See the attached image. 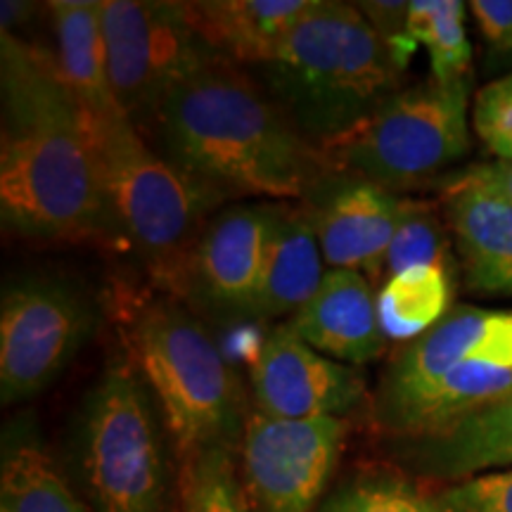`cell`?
<instances>
[{
    "label": "cell",
    "mask_w": 512,
    "mask_h": 512,
    "mask_svg": "<svg viewBox=\"0 0 512 512\" xmlns=\"http://www.w3.org/2000/svg\"><path fill=\"white\" fill-rule=\"evenodd\" d=\"M0 219L24 238H117L86 117L55 53L0 31Z\"/></svg>",
    "instance_id": "6da1fadb"
},
{
    "label": "cell",
    "mask_w": 512,
    "mask_h": 512,
    "mask_svg": "<svg viewBox=\"0 0 512 512\" xmlns=\"http://www.w3.org/2000/svg\"><path fill=\"white\" fill-rule=\"evenodd\" d=\"M157 150L216 200H304L328 159L252 74L228 60L192 72L152 126Z\"/></svg>",
    "instance_id": "7a4b0ae2"
},
{
    "label": "cell",
    "mask_w": 512,
    "mask_h": 512,
    "mask_svg": "<svg viewBox=\"0 0 512 512\" xmlns=\"http://www.w3.org/2000/svg\"><path fill=\"white\" fill-rule=\"evenodd\" d=\"M256 69L261 86L320 152L366 124L401 91L403 76L358 5L342 0H313Z\"/></svg>",
    "instance_id": "3957f363"
},
{
    "label": "cell",
    "mask_w": 512,
    "mask_h": 512,
    "mask_svg": "<svg viewBox=\"0 0 512 512\" xmlns=\"http://www.w3.org/2000/svg\"><path fill=\"white\" fill-rule=\"evenodd\" d=\"M126 337L181 460L242 444L245 394L200 318L171 299H152L133 313Z\"/></svg>",
    "instance_id": "277c9868"
},
{
    "label": "cell",
    "mask_w": 512,
    "mask_h": 512,
    "mask_svg": "<svg viewBox=\"0 0 512 512\" xmlns=\"http://www.w3.org/2000/svg\"><path fill=\"white\" fill-rule=\"evenodd\" d=\"M86 128L117 238H124L162 283L178 285L221 200L181 174L124 112L86 117Z\"/></svg>",
    "instance_id": "5b68a950"
},
{
    "label": "cell",
    "mask_w": 512,
    "mask_h": 512,
    "mask_svg": "<svg viewBox=\"0 0 512 512\" xmlns=\"http://www.w3.org/2000/svg\"><path fill=\"white\" fill-rule=\"evenodd\" d=\"M74 467L93 512H171L155 403L133 361H114L81 403Z\"/></svg>",
    "instance_id": "8992f818"
},
{
    "label": "cell",
    "mask_w": 512,
    "mask_h": 512,
    "mask_svg": "<svg viewBox=\"0 0 512 512\" xmlns=\"http://www.w3.org/2000/svg\"><path fill=\"white\" fill-rule=\"evenodd\" d=\"M470 79H427L401 88L354 133L323 152L332 169L354 171L399 192L444 176L472 147Z\"/></svg>",
    "instance_id": "52a82bcc"
},
{
    "label": "cell",
    "mask_w": 512,
    "mask_h": 512,
    "mask_svg": "<svg viewBox=\"0 0 512 512\" xmlns=\"http://www.w3.org/2000/svg\"><path fill=\"white\" fill-rule=\"evenodd\" d=\"M100 15L112 93L140 133L152 131L159 107L178 83L219 60L188 3L100 0Z\"/></svg>",
    "instance_id": "ba28073f"
},
{
    "label": "cell",
    "mask_w": 512,
    "mask_h": 512,
    "mask_svg": "<svg viewBox=\"0 0 512 512\" xmlns=\"http://www.w3.org/2000/svg\"><path fill=\"white\" fill-rule=\"evenodd\" d=\"M98 323L93 297L57 275H24L0 302V399L29 401L74 361Z\"/></svg>",
    "instance_id": "9c48e42d"
},
{
    "label": "cell",
    "mask_w": 512,
    "mask_h": 512,
    "mask_svg": "<svg viewBox=\"0 0 512 512\" xmlns=\"http://www.w3.org/2000/svg\"><path fill=\"white\" fill-rule=\"evenodd\" d=\"M344 437L342 418L249 415L240 451L252 512H316L342 456Z\"/></svg>",
    "instance_id": "30bf717a"
},
{
    "label": "cell",
    "mask_w": 512,
    "mask_h": 512,
    "mask_svg": "<svg viewBox=\"0 0 512 512\" xmlns=\"http://www.w3.org/2000/svg\"><path fill=\"white\" fill-rule=\"evenodd\" d=\"M249 380L256 413L283 420H344L368 392L361 370L323 356L287 323H278L261 339Z\"/></svg>",
    "instance_id": "8fae6325"
},
{
    "label": "cell",
    "mask_w": 512,
    "mask_h": 512,
    "mask_svg": "<svg viewBox=\"0 0 512 512\" xmlns=\"http://www.w3.org/2000/svg\"><path fill=\"white\" fill-rule=\"evenodd\" d=\"M273 202H242L216 211L188 256L185 297L214 316H249L273 228Z\"/></svg>",
    "instance_id": "7c38bea8"
},
{
    "label": "cell",
    "mask_w": 512,
    "mask_h": 512,
    "mask_svg": "<svg viewBox=\"0 0 512 512\" xmlns=\"http://www.w3.org/2000/svg\"><path fill=\"white\" fill-rule=\"evenodd\" d=\"M401 202L384 185L344 169L320 174L302 200L330 268H351L373 280L384 275Z\"/></svg>",
    "instance_id": "4fadbf2b"
},
{
    "label": "cell",
    "mask_w": 512,
    "mask_h": 512,
    "mask_svg": "<svg viewBox=\"0 0 512 512\" xmlns=\"http://www.w3.org/2000/svg\"><path fill=\"white\" fill-rule=\"evenodd\" d=\"M512 339V311L458 304L432 330L408 342L384 370L373 396V420L394 413L465 358Z\"/></svg>",
    "instance_id": "5bb4252c"
},
{
    "label": "cell",
    "mask_w": 512,
    "mask_h": 512,
    "mask_svg": "<svg viewBox=\"0 0 512 512\" xmlns=\"http://www.w3.org/2000/svg\"><path fill=\"white\" fill-rule=\"evenodd\" d=\"M309 347L347 366H366L387 349L377 292L361 271L330 268L297 316L285 320Z\"/></svg>",
    "instance_id": "9a60e30c"
},
{
    "label": "cell",
    "mask_w": 512,
    "mask_h": 512,
    "mask_svg": "<svg viewBox=\"0 0 512 512\" xmlns=\"http://www.w3.org/2000/svg\"><path fill=\"white\" fill-rule=\"evenodd\" d=\"M444 216L467 290L512 297V202L448 176Z\"/></svg>",
    "instance_id": "2e32d148"
},
{
    "label": "cell",
    "mask_w": 512,
    "mask_h": 512,
    "mask_svg": "<svg viewBox=\"0 0 512 512\" xmlns=\"http://www.w3.org/2000/svg\"><path fill=\"white\" fill-rule=\"evenodd\" d=\"M392 444L408 470L444 484L512 467V392L444 432Z\"/></svg>",
    "instance_id": "e0dca14e"
},
{
    "label": "cell",
    "mask_w": 512,
    "mask_h": 512,
    "mask_svg": "<svg viewBox=\"0 0 512 512\" xmlns=\"http://www.w3.org/2000/svg\"><path fill=\"white\" fill-rule=\"evenodd\" d=\"M323 275V252L309 211L304 204H275L264 271L249 318H294L311 302L323 283Z\"/></svg>",
    "instance_id": "ac0fdd59"
},
{
    "label": "cell",
    "mask_w": 512,
    "mask_h": 512,
    "mask_svg": "<svg viewBox=\"0 0 512 512\" xmlns=\"http://www.w3.org/2000/svg\"><path fill=\"white\" fill-rule=\"evenodd\" d=\"M188 5L216 55L238 67H259L309 12L313 0H207Z\"/></svg>",
    "instance_id": "d6986e66"
},
{
    "label": "cell",
    "mask_w": 512,
    "mask_h": 512,
    "mask_svg": "<svg viewBox=\"0 0 512 512\" xmlns=\"http://www.w3.org/2000/svg\"><path fill=\"white\" fill-rule=\"evenodd\" d=\"M48 10L57 41V67L83 114L102 117L121 112L110 83L100 3L55 0L48 3Z\"/></svg>",
    "instance_id": "ffe728a7"
},
{
    "label": "cell",
    "mask_w": 512,
    "mask_h": 512,
    "mask_svg": "<svg viewBox=\"0 0 512 512\" xmlns=\"http://www.w3.org/2000/svg\"><path fill=\"white\" fill-rule=\"evenodd\" d=\"M0 512H93L57 470L29 418L5 430Z\"/></svg>",
    "instance_id": "44dd1931"
},
{
    "label": "cell",
    "mask_w": 512,
    "mask_h": 512,
    "mask_svg": "<svg viewBox=\"0 0 512 512\" xmlns=\"http://www.w3.org/2000/svg\"><path fill=\"white\" fill-rule=\"evenodd\" d=\"M458 268L418 266L384 280L377 311L387 339L413 342L453 309Z\"/></svg>",
    "instance_id": "7402d4cb"
},
{
    "label": "cell",
    "mask_w": 512,
    "mask_h": 512,
    "mask_svg": "<svg viewBox=\"0 0 512 512\" xmlns=\"http://www.w3.org/2000/svg\"><path fill=\"white\" fill-rule=\"evenodd\" d=\"M463 0H408V34L430 53V76L451 83L470 79L472 43Z\"/></svg>",
    "instance_id": "603a6c76"
},
{
    "label": "cell",
    "mask_w": 512,
    "mask_h": 512,
    "mask_svg": "<svg viewBox=\"0 0 512 512\" xmlns=\"http://www.w3.org/2000/svg\"><path fill=\"white\" fill-rule=\"evenodd\" d=\"M418 266L458 268V259L453 256V240L446 216H441L432 204L403 197L399 226L389 245L387 261H384V275L392 278L396 273Z\"/></svg>",
    "instance_id": "cb8c5ba5"
},
{
    "label": "cell",
    "mask_w": 512,
    "mask_h": 512,
    "mask_svg": "<svg viewBox=\"0 0 512 512\" xmlns=\"http://www.w3.org/2000/svg\"><path fill=\"white\" fill-rule=\"evenodd\" d=\"M183 512H252L235 448L216 446L183 460Z\"/></svg>",
    "instance_id": "d4e9b609"
},
{
    "label": "cell",
    "mask_w": 512,
    "mask_h": 512,
    "mask_svg": "<svg viewBox=\"0 0 512 512\" xmlns=\"http://www.w3.org/2000/svg\"><path fill=\"white\" fill-rule=\"evenodd\" d=\"M316 512H446L437 496H427L396 475H363L342 484Z\"/></svg>",
    "instance_id": "484cf974"
},
{
    "label": "cell",
    "mask_w": 512,
    "mask_h": 512,
    "mask_svg": "<svg viewBox=\"0 0 512 512\" xmlns=\"http://www.w3.org/2000/svg\"><path fill=\"white\" fill-rule=\"evenodd\" d=\"M472 128L491 155L512 162V72L479 88L472 100Z\"/></svg>",
    "instance_id": "4316f807"
},
{
    "label": "cell",
    "mask_w": 512,
    "mask_h": 512,
    "mask_svg": "<svg viewBox=\"0 0 512 512\" xmlns=\"http://www.w3.org/2000/svg\"><path fill=\"white\" fill-rule=\"evenodd\" d=\"M437 501L446 512H512V467L448 484Z\"/></svg>",
    "instance_id": "83f0119b"
},
{
    "label": "cell",
    "mask_w": 512,
    "mask_h": 512,
    "mask_svg": "<svg viewBox=\"0 0 512 512\" xmlns=\"http://www.w3.org/2000/svg\"><path fill=\"white\" fill-rule=\"evenodd\" d=\"M363 17L368 19L375 34L382 38L384 46L392 53L396 67L406 72L408 62L413 60L418 43L408 34V3H389V0H370L356 3Z\"/></svg>",
    "instance_id": "f1b7e54d"
},
{
    "label": "cell",
    "mask_w": 512,
    "mask_h": 512,
    "mask_svg": "<svg viewBox=\"0 0 512 512\" xmlns=\"http://www.w3.org/2000/svg\"><path fill=\"white\" fill-rule=\"evenodd\" d=\"M467 8L489 55L503 64L512 62V0H472Z\"/></svg>",
    "instance_id": "f546056e"
},
{
    "label": "cell",
    "mask_w": 512,
    "mask_h": 512,
    "mask_svg": "<svg viewBox=\"0 0 512 512\" xmlns=\"http://www.w3.org/2000/svg\"><path fill=\"white\" fill-rule=\"evenodd\" d=\"M460 181L475 183L479 188H486L496 195L512 202V162L510 159H494V162L472 164L467 169H460L453 174Z\"/></svg>",
    "instance_id": "4dcf8cb0"
},
{
    "label": "cell",
    "mask_w": 512,
    "mask_h": 512,
    "mask_svg": "<svg viewBox=\"0 0 512 512\" xmlns=\"http://www.w3.org/2000/svg\"><path fill=\"white\" fill-rule=\"evenodd\" d=\"M0 8H3L0 10V31L10 36H17V31L27 27L31 19L41 12L36 3H24V0H3Z\"/></svg>",
    "instance_id": "1f68e13d"
}]
</instances>
